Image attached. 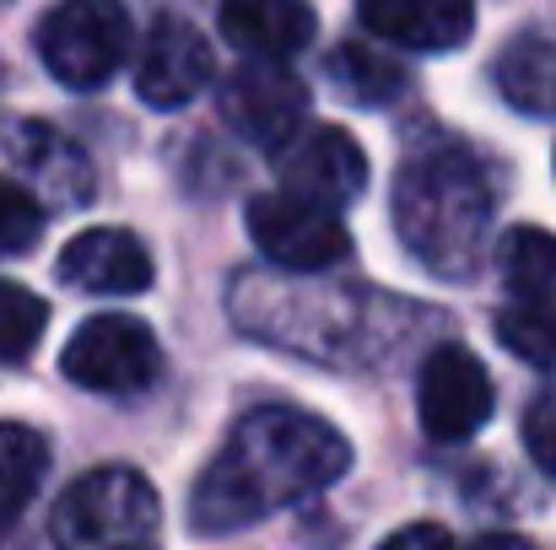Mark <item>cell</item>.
Segmentation results:
<instances>
[{"label":"cell","mask_w":556,"mask_h":550,"mask_svg":"<svg viewBox=\"0 0 556 550\" xmlns=\"http://www.w3.org/2000/svg\"><path fill=\"white\" fill-rule=\"evenodd\" d=\"M352 470V443L314 410L260 405L249 410L222 453L205 464L189 497L194 535H238L281 508H298Z\"/></svg>","instance_id":"obj_1"},{"label":"cell","mask_w":556,"mask_h":550,"mask_svg":"<svg viewBox=\"0 0 556 550\" xmlns=\"http://www.w3.org/2000/svg\"><path fill=\"white\" fill-rule=\"evenodd\" d=\"M394 232L443 281H465L481 265L492 227V183L459 146L421 152L394 179Z\"/></svg>","instance_id":"obj_2"},{"label":"cell","mask_w":556,"mask_h":550,"mask_svg":"<svg viewBox=\"0 0 556 550\" xmlns=\"http://www.w3.org/2000/svg\"><path fill=\"white\" fill-rule=\"evenodd\" d=\"M54 550H157L163 546V508L141 470L103 464L65 486L49 519Z\"/></svg>","instance_id":"obj_3"},{"label":"cell","mask_w":556,"mask_h":550,"mask_svg":"<svg viewBox=\"0 0 556 550\" xmlns=\"http://www.w3.org/2000/svg\"><path fill=\"white\" fill-rule=\"evenodd\" d=\"M130 54V11L119 0H60L38 22V60L71 92H98Z\"/></svg>","instance_id":"obj_4"},{"label":"cell","mask_w":556,"mask_h":550,"mask_svg":"<svg viewBox=\"0 0 556 550\" xmlns=\"http://www.w3.org/2000/svg\"><path fill=\"white\" fill-rule=\"evenodd\" d=\"M249 238L254 248L292 270V276H314V270H330L352 254V232L336 210L314 205V200H298L287 189L276 194H254L249 200Z\"/></svg>","instance_id":"obj_5"},{"label":"cell","mask_w":556,"mask_h":550,"mask_svg":"<svg viewBox=\"0 0 556 550\" xmlns=\"http://www.w3.org/2000/svg\"><path fill=\"white\" fill-rule=\"evenodd\" d=\"M60 367H65L71 383H81L92 394H147L163 372V351H157V335L141 319L98 314L71 335Z\"/></svg>","instance_id":"obj_6"},{"label":"cell","mask_w":556,"mask_h":550,"mask_svg":"<svg viewBox=\"0 0 556 550\" xmlns=\"http://www.w3.org/2000/svg\"><path fill=\"white\" fill-rule=\"evenodd\" d=\"M222 119L238 141L281 152L308 119V87L281 60H249L222 81Z\"/></svg>","instance_id":"obj_7"},{"label":"cell","mask_w":556,"mask_h":550,"mask_svg":"<svg viewBox=\"0 0 556 550\" xmlns=\"http://www.w3.org/2000/svg\"><path fill=\"white\" fill-rule=\"evenodd\" d=\"M492 378L481 357H470L465 346H438L427 362H421V383H416V415H421V432L432 443H465L476 437L486 421H492Z\"/></svg>","instance_id":"obj_8"},{"label":"cell","mask_w":556,"mask_h":550,"mask_svg":"<svg viewBox=\"0 0 556 550\" xmlns=\"http://www.w3.org/2000/svg\"><path fill=\"white\" fill-rule=\"evenodd\" d=\"M281 183L298 200H314L325 210L352 205L368 189V157L341 125H308L281 146Z\"/></svg>","instance_id":"obj_9"},{"label":"cell","mask_w":556,"mask_h":550,"mask_svg":"<svg viewBox=\"0 0 556 550\" xmlns=\"http://www.w3.org/2000/svg\"><path fill=\"white\" fill-rule=\"evenodd\" d=\"M211 81V43L185 16H157L141 60H136V92L152 108H185Z\"/></svg>","instance_id":"obj_10"},{"label":"cell","mask_w":556,"mask_h":550,"mask_svg":"<svg viewBox=\"0 0 556 550\" xmlns=\"http://www.w3.org/2000/svg\"><path fill=\"white\" fill-rule=\"evenodd\" d=\"M54 276L76 292H98V297H130L152 286V254L136 232L125 227H87L65 243Z\"/></svg>","instance_id":"obj_11"},{"label":"cell","mask_w":556,"mask_h":550,"mask_svg":"<svg viewBox=\"0 0 556 550\" xmlns=\"http://www.w3.org/2000/svg\"><path fill=\"white\" fill-rule=\"evenodd\" d=\"M216 27L243 60H292L314 43L319 16L308 0H222Z\"/></svg>","instance_id":"obj_12"},{"label":"cell","mask_w":556,"mask_h":550,"mask_svg":"<svg viewBox=\"0 0 556 550\" xmlns=\"http://www.w3.org/2000/svg\"><path fill=\"white\" fill-rule=\"evenodd\" d=\"M357 22L372 38H389L400 49L443 54L470 38L476 5L470 0H357Z\"/></svg>","instance_id":"obj_13"},{"label":"cell","mask_w":556,"mask_h":550,"mask_svg":"<svg viewBox=\"0 0 556 550\" xmlns=\"http://www.w3.org/2000/svg\"><path fill=\"white\" fill-rule=\"evenodd\" d=\"M43 470H49L43 432H33L22 421H0V546L22 524L33 491L43 486Z\"/></svg>","instance_id":"obj_14"},{"label":"cell","mask_w":556,"mask_h":550,"mask_svg":"<svg viewBox=\"0 0 556 550\" xmlns=\"http://www.w3.org/2000/svg\"><path fill=\"white\" fill-rule=\"evenodd\" d=\"M497 87L519 114H556V43L552 38H519L497 60Z\"/></svg>","instance_id":"obj_15"},{"label":"cell","mask_w":556,"mask_h":550,"mask_svg":"<svg viewBox=\"0 0 556 550\" xmlns=\"http://www.w3.org/2000/svg\"><path fill=\"white\" fill-rule=\"evenodd\" d=\"M497 341L530 367H556V292H530L497 314Z\"/></svg>","instance_id":"obj_16"},{"label":"cell","mask_w":556,"mask_h":550,"mask_svg":"<svg viewBox=\"0 0 556 550\" xmlns=\"http://www.w3.org/2000/svg\"><path fill=\"white\" fill-rule=\"evenodd\" d=\"M330 81H336L341 98H352V103H363V108H378V103H389V98L405 92V71H400L394 60H383L378 49H368V43L336 49V54H330Z\"/></svg>","instance_id":"obj_17"},{"label":"cell","mask_w":556,"mask_h":550,"mask_svg":"<svg viewBox=\"0 0 556 550\" xmlns=\"http://www.w3.org/2000/svg\"><path fill=\"white\" fill-rule=\"evenodd\" d=\"M503 281L514 297L556 286V238L546 227H514L503 238Z\"/></svg>","instance_id":"obj_18"},{"label":"cell","mask_w":556,"mask_h":550,"mask_svg":"<svg viewBox=\"0 0 556 550\" xmlns=\"http://www.w3.org/2000/svg\"><path fill=\"white\" fill-rule=\"evenodd\" d=\"M43 324H49V303L16 281H0V362L33 357Z\"/></svg>","instance_id":"obj_19"},{"label":"cell","mask_w":556,"mask_h":550,"mask_svg":"<svg viewBox=\"0 0 556 550\" xmlns=\"http://www.w3.org/2000/svg\"><path fill=\"white\" fill-rule=\"evenodd\" d=\"M43 232V205L16 179H0V254H27Z\"/></svg>","instance_id":"obj_20"},{"label":"cell","mask_w":556,"mask_h":550,"mask_svg":"<svg viewBox=\"0 0 556 550\" xmlns=\"http://www.w3.org/2000/svg\"><path fill=\"white\" fill-rule=\"evenodd\" d=\"M525 448H530V459L556 481V388L541 394V399L525 410Z\"/></svg>","instance_id":"obj_21"},{"label":"cell","mask_w":556,"mask_h":550,"mask_svg":"<svg viewBox=\"0 0 556 550\" xmlns=\"http://www.w3.org/2000/svg\"><path fill=\"white\" fill-rule=\"evenodd\" d=\"M378 550H454V540H448L443 524H405V529H394Z\"/></svg>","instance_id":"obj_22"},{"label":"cell","mask_w":556,"mask_h":550,"mask_svg":"<svg viewBox=\"0 0 556 550\" xmlns=\"http://www.w3.org/2000/svg\"><path fill=\"white\" fill-rule=\"evenodd\" d=\"M465 550H541V546L525 540V535H481V540H470Z\"/></svg>","instance_id":"obj_23"}]
</instances>
